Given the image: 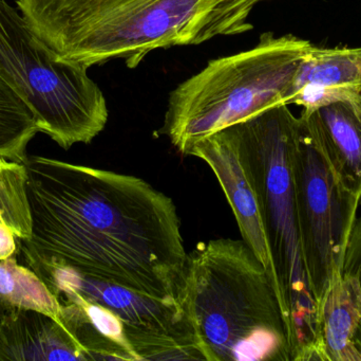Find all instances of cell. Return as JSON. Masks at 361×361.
Here are the masks:
<instances>
[{"mask_svg":"<svg viewBox=\"0 0 361 361\" xmlns=\"http://www.w3.org/2000/svg\"><path fill=\"white\" fill-rule=\"evenodd\" d=\"M27 179L23 163L0 158V223L8 227L18 241L32 235Z\"/></svg>","mask_w":361,"mask_h":361,"instance_id":"obj_16","label":"cell"},{"mask_svg":"<svg viewBox=\"0 0 361 361\" xmlns=\"http://www.w3.org/2000/svg\"><path fill=\"white\" fill-rule=\"evenodd\" d=\"M25 261L57 298L75 295L111 311L122 321L137 361L203 360L179 301L146 296L59 263Z\"/></svg>","mask_w":361,"mask_h":361,"instance_id":"obj_8","label":"cell"},{"mask_svg":"<svg viewBox=\"0 0 361 361\" xmlns=\"http://www.w3.org/2000/svg\"><path fill=\"white\" fill-rule=\"evenodd\" d=\"M350 99H361V47L312 45L295 74L288 105L311 112Z\"/></svg>","mask_w":361,"mask_h":361,"instance_id":"obj_10","label":"cell"},{"mask_svg":"<svg viewBox=\"0 0 361 361\" xmlns=\"http://www.w3.org/2000/svg\"><path fill=\"white\" fill-rule=\"evenodd\" d=\"M40 129L29 106L0 78V158L23 163Z\"/></svg>","mask_w":361,"mask_h":361,"instance_id":"obj_15","label":"cell"},{"mask_svg":"<svg viewBox=\"0 0 361 361\" xmlns=\"http://www.w3.org/2000/svg\"><path fill=\"white\" fill-rule=\"evenodd\" d=\"M318 332L328 361H358L354 338L361 322V288L338 273L317 305Z\"/></svg>","mask_w":361,"mask_h":361,"instance_id":"obj_13","label":"cell"},{"mask_svg":"<svg viewBox=\"0 0 361 361\" xmlns=\"http://www.w3.org/2000/svg\"><path fill=\"white\" fill-rule=\"evenodd\" d=\"M312 45L293 34L267 32L254 48L212 59L171 91L160 133L186 155L221 129L288 105L295 74Z\"/></svg>","mask_w":361,"mask_h":361,"instance_id":"obj_5","label":"cell"},{"mask_svg":"<svg viewBox=\"0 0 361 361\" xmlns=\"http://www.w3.org/2000/svg\"><path fill=\"white\" fill-rule=\"evenodd\" d=\"M231 127L258 194L290 360L328 361L303 264L295 201L293 158L300 118L283 104Z\"/></svg>","mask_w":361,"mask_h":361,"instance_id":"obj_4","label":"cell"},{"mask_svg":"<svg viewBox=\"0 0 361 361\" xmlns=\"http://www.w3.org/2000/svg\"><path fill=\"white\" fill-rule=\"evenodd\" d=\"M18 239L8 227L0 223V261L11 258L16 254Z\"/></svg>","mask_w":361,"mask_h":361,"instance_id":"obj_18","label":"cell"},{"mask_svg":"<svg viewBox=\"0 0 361 361\" xmlns=\"http://www.w3.org/2000/svg\"><path fill=\"white\" fill-rule=\"evenodd\" d=\"M186 155L204 161L214 172L235 214L242 239L264 265L274 282L271 254L263 228L258 194L231 127L200 140L189 148Z\"/></svg>","mask_w":361,"mask_h":361,"instance_id":"obj_9","label":"cell"},{"mask_svg":"<svg viewBox=\"0 0 361 361\" xmlns=\"http://www.w3.org/2000/svg\"><path fill=\"white\" fill-rule=\"evenodd\" d=\"M177 297L203 360L292 361L273 280L243 239L199 244Z\"/></svg>","mask_w":361,"mask_h":361,"instance_id":"obj_3","label":"cell"},{"mask_svg":"<svg viewBox=\"0 0 361 361\" xmlns=\"http://www.w3.org/2000/svg\"><path fill=\"white\" fill-rule=\"evenodd\" d=\"M293 173L301 254L310 290L318 305L341 273L360 201L339 184L301 119Z\"/></svg>","mask_w":361,"mask_h":361,"instance_id":"obj_7","label":"cell"},{"mask_svg":"<svg viewBox=\"0 0 361 361\" xmlns=\"http://www.w3.org/2000/svg\"><path fill=\"white\" fill-rule=\"evenodd\" d=\"M89 360L71 329L33 309L0 311V361Z\"/></svg>","mask_w":361,"mask_h":361,"instance_id":"obj_12","label":"cell"},{"mask_svg":"<svg viewBox=\"0 0 361 361\" xmlns=\"http://www.w3.org/2000/svg\"><path fill=\"white\" fill-rule=\"evenodd\" d=\"M32 235L23 259L67 265L146 296L178 301L187 254L177 207L142 178L27 156Z\"/></svg>","mask_w":361,"mask_h":361,"instance_id":"obj_1","label":"cell"},{"mask_svg":"<svg viewBox=\"0 0 361 361\" xmlns=\"http://www.w3.org/2000/svg\"><path fill=\"white\" fill-rule=\"evenodd\" d=\"M300 119L339 184L360 201L361 99L301 112Z\"/></svg>","mask_w":361,"mask_h":361,"instance_id":"obj_11","label":"cell"},{"mask_svg":"<svg viewBox=\"0 0 361 361\" xmlns=\"http://www.w3.org/2000/svg\"><path fill=\"white\" fill-rule=\"evenodd\" d=\"M269 0H16L30 27L59 57L86 68L124 59L135 69L152 51L197 46L254 29Z\"/></svg>","mask_w":361,"mask_h":361,"instance_id":"obj_2","label":"cell"},{"mask_svg":"<svg viewBox=\"0 0 361 361\" xmlns=\"http://www.w3.org/2000/svg\"><path fill=\"white\" fill-rule=\"evenodd\" d=\"M0 78L63 150L90 143L107 124V101L88 68L59 57L6 0H0Z\"/></svg>","mask_w":361,"mask_h":361,"instance_id":"obj_6","label":"cell"},{"mask_svg":"<svg viewBox=\"0 0 361 361\" xmlns=\"http://www.w3.org/2000/svg\"><path fill=\"white\" fill-rule=\"evenodd\" d=\"M33 309L61 318V303L44 280L14 256L0 261V311Z\"/></svg>","mask_w":361,"mask_h":361,"instance_id":"obj_14","label":"cell"},{"mask_svg":"<svg viewBox=\"0 0 361 361\" xmlns=\"http://www.w3.org/2000/svg\"><path fill=\"white\" fill-rule=\"evenodd\" d=\"M341 273L355 277L361 288V215L356 218L343 256Z\"/></svg>","mask_w":361,"mask_h":361,"instance_id":"obj_17","label":"cell"}]
</instances>
